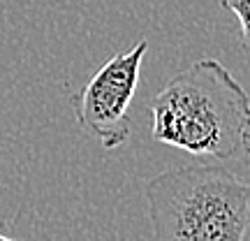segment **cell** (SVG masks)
<instances>
[{
  "label": "cell",
  "mask_w": 250,
  "mask_h": 241,
  "mask_svg": "<svg viewBox=\"0 0 250 241\" xmlns=\"http://www.w3.org/2000/svg\"><path fill=\"white\" fill-rule=\"evenodd\" d=\"M153 241H246L250 183L232 172L174 167L144 186Z\"/></svg>",
  "instance_id": "cell-2"
},
{
  "label": "cell",
  "mask_w": 250,
  "mask_h": 241,
  "mask_svg": "<svg viewBox=\"0 0 250 241\" xmlns=\"http://www.w3.org/2000/svg\"><path fill=\"white\" fill-rule=\"evenodd\" d=\"M0 241H17V239H12V237H7V234L0 232Z\"/></svg>",
  "instance_id": "cell-6"
},
{
  "label": "cell",
  "mask_w": 250,
  "mask_h": 241,
  "mask_svg": "<svg viewBox=\"0 0 250 241\" xmlns=\"http://www.w3.org/2000/svg\"><path fill=\"white\" fill-rule=\"evenodd\" d=\"M223 5L234 14L241 30V44L250 54V0H223Z\"/></svg>",
  "instance_id": "cell-4"
},
{
  "label": "cell",
  "mask_w": 250,
  "mask_h": 241,
  "mask_svg": "<svg viewBox=\"0 0 250 241\" xmlns=\"http://www.w3.org/2000/svg\"><path fill=\"white\" fill-rule=\"evenodd\" d=\"M146 51L148 42L139 40L132 49L114 54L81 86V90L72 95L77 123L107 151L125 144L132 132L130 105L139 88Z\"/></svg>",
  "instance_id": "cell-3"
},
{
  "label": "cell",
  "mask_w": 250,
  "mask_h": 241,
  "mask_svg": "<svg viewBox=\"0 0 250 241\" xmlns=\"http://www.w3.org/2000/svg\"><path fill=\"white\" fill-rule=\"evenodd\" d=\"M248 121V93L215 58L174 74L151 102L153 139L204 160L234 158Z\"/></svg>",
  "instance_id": "cell-1"
},
{
  "label": "cell",
  "mask_w": 250,
  "mask_h": 241,
  "mask_svg": "<svg viewBox=\"0 0 250 241\" xmlns=\"http://www.w3.org/2000/svg\"><path fill=\"white\" fill-rule=\"evenodd\" d=\"M241 151H246L250 155V121L246 125V132H243V144H241Z\"/></svg>",
  "instance_id": "cell-5"
}]
</instances>
